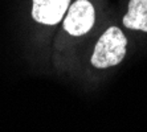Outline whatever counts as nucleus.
<instances>
[{
    "label": "nucleus",
    "instance_id": "obj_1",
    "mask_svg": "<svg viewBox=\"0 0 147 132\" xmlns=\"http://www.w3.org/2000/svg\"><path fill=\"white\" fill-rule=\"evenodd\" d=\"M127 40L118 27H110L99 37L92 56V65L97 69L115 66L126 56Z\"/></svg>",
    "mask_w": 147,
    "mask_h": 132
},
{
    "label": "nucleus",
    "instance_id": "obj_2",
    "mask_svg": "<svg viewBox=\"0 0 147 132\" xmlns=\"http://www.w3.org/2000/svg\"><path fill=\"white\" fill-rule=\"evenodd\" d=\"M94 20L96 12L93 4L88 0H77L69 5L64 20V29L72 36H82L93 28Z\"/></svg>",
    "mask_w": 147,
    "mask_h": 132
},
{
    "label": "nucleus",
    "instance_id": "obj_4",
    "mask_svg": "<svg viewBox=\"0 0 147 132\" xmlns=\"http://www.w3.org/2000/svg\"><path fill=\"white\" fill-rule=\"evenodd\" d=\"M123 25L129 29L147 32V0H130Z\"/></svg>",
    "mask_w": 147,
    "mask_h": 132
},
{
    "label": "nucleus",
    "instance_id": "obj_3",
    "mask_svg": "<svg viewBox=\"0 0 147 132\" xmlns=\"http://www.w3.org/2000/svg\"><path fill=\"white\" fill-rule=\"evenodd\" d=\"M32 17L40 24L56 25L66 13L70 0H32Z\"/></svg>",
    "mask_w": 147,
    "mask_h": 132
}]
</instances>
